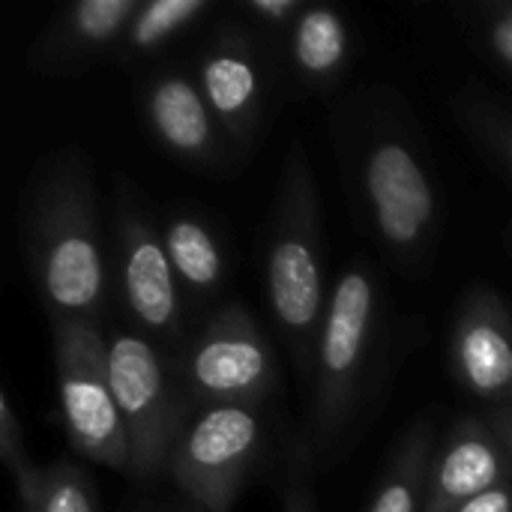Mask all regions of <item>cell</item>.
I'll return each mask as SVG.
<instances>
[{
    "label": "cell",
    "mask_w": 512,
    "mask_h": 512,
    "mask_svg": "<svg viewBox=\"0 0 512 512\" xmlns=\"http://www.w3.org/2000/svg\"><path fill=\"white\" fill-rule=\"evenodd\" d=\"M141 0H78L48 27L39 57L45 69H75L117 48Z\"/></svg>",
    "instance_id": "14"
},
{
    "label": "cell",
    "mask_w": 512,
    "mask_h": 512,
    "mask_svg": "<svg viewBox=\"0 0 512 512\" xmlns=\"http://www.w3.org/2000/svg\"><path fill=\"white\" fill-rule=\"evenodd\" d=\"M432 477V432L426 423L414 426L399 444L369 512H423Z\"/></svg>",
    "instance_id": "17"
},
{
    "label": "cell",
    "mask_w": 512,
    "mask_h": 512,
    "mask_svg": "<svg viewBox=\"0 0 512 512\" xmlns=\"http://www.w3.org/2000/svg\"><path fill=\"white\" fill-rule=\"evenodd\" d=\"M144 120L165 150L189 165H219L225 129L210 111L201 84L183 72H159L144 87Z\"/></svg>",
    "instance_id": "12"
},
{
    "label": "cell",
    "mask_w": 512,
    "mask_h": 512,
    "mask_svg": "<svg viewBox=\"0 0 512 512\" xmlns=\"http://www.w3.org/2000/svg\"><path fill=\"white\" fill-rule=\"evenodd\" d=\"M162 240H165L180 294H186L195 303L213 300L222 291L225 270H228L222 243L213 234V228L192 213H180L165 222Z\"/></svg>",
    "instance_id": "15"
},
{
    "label": "cell",
    "mask_w": 512,
    "mask_h": 512,
    "mask_svg": "<svg viewBox=\"0 0 512 512\" xmlns=\"http://www.w3.org/2000/svg\"><path fill=\"white\" fill-rule=\"evenodd\" d=\"M486 39L498 63L512 72V3L492 6L489 21H486Z\"/></svg>",
    "instance_id": "23"
},
{
    "label": "cell",
    "mask_w": 512,
    "mask_h": 512,
    "mask_svg": "<svg viewBox=\"0 0 512 512\" xmlns=\"http://www.w3.org/2000/svg\"><path fill=\"white\" fill-rule=\"evenodd\" d=\"M210 12V0H150L141 3L132 15L123 39L114 48V60L147 57L177 39L186 27H192L201 15Z\"/></svg>",
    "instance_id": "18"
},
{
    "label": "cell",
    "mask_w": 512,
    "mask_h": 512,
    "mask_svg": "<svg viewBox=\"0 0 512 512\" xmlns=\"http://www.w3.org/2000/svg\"><path fill=\"white\" fill-rule=\"evenodd\" d=\"M321 240L318 183L303 147H294L282 171L267 243V303L294 354L297 372L309 378L330 300L324 294Z\"/></svg>",
    "instance_id": "2"
},
{
    "label": "cell",
    "mask_w": 512,
    "mask_h": 512,
    "mask_svg": "<svg viewBox=\"0 0 512 512\" xmlns=\"http://www.w3.org/2000/svg\"><path fill=\"white\" fill-rule=\"evenodd\" d=\"M198 84L231 144H249L264 108V63L252 39L240 30L219 33L201 57Z\"/></svg>",
    "instance_id": "11"
},
{
    "label": "cell",
    "mask_w": 512,
    "mask_h": 512,
    "mask_svg": "<svg viewBox=\"0 0 512 512\" xmlns=\"http://www.w3.org/2000/svg\"><path fill=\"white\" fill-rule=\"evenodd\" d=\"M360 195L378 237L402 255L420 252L438 219L435 186L414 147L378 135L360 159Z\"/></svg>",
    "instance_id": "9"
},
{
    "label": "cell",
    "mask_w": 512,
    "mask_h": 512,
    "mask_svg": "<svg viewBox=\"0 0 512 512\" xmlns=\"http://www.w3.org/2000/svg\"><path fill=\"white\" fill-rule=\"evenodd\" d=\"M54 363L72 447L102 468L129 474V435L111 387L108 339L96 321H54Z\"/></svg>",
    "instance_id": "5"
},
{
    "label": "cell",
    "mask_w": 512,
    "mask_h": 512,
    "mask_svg": "<svg viewBox=\"0 0 512 512\" xmlns=\"http://www.w3.org/2000/svg\"><path fill=\"white\" fill-rule=\"evenodd\" d=\"M0 459H3V465L18 489V498H21L36 483L39 468L30 462V456L24 450L21 426H18V417H15V408H12V399L6 390L0 393Z\"/></svg>",
    "instance_id": "20"
},
{
    "label": "cell",
    "mask_w": 512,
    "mask_h": 512,
    "mask_svg": "<svg viewBox=\"0 0 512 512\" xmlns=\"http://www.w3.org/2000/svg\"><path fill=\"white\" fill-rule=\"evenodd\" d=\"M288 51L303 81L315 87L333 84L351 54V33L342 12L333 6H306L288 33Z\"/></svg>",
    "instance_id": "16"
},
{
    "label": "cell",
    "mask_w": 512,
    "mask_h": 512,
    "mask_svg": "<svg viewBox=\"0 0 512 512\" xmlns=\"http://www.w3.org/2000/svg\"><path fill=\"white\" fill-rule=\"evenodd\" d=\"M264 450V423L252 405L201 411L180 435L168 474L207 512H228Z\"/></svg>",
    "instance_id": "7"
},
{
    "label": "cell",
    "mask_w": 512,
    "mask_h": 512,
    "mask_svg": "<svg viewBox=\"0 0 512 512\" xmlns=\"http://www.w3.org/2000/svg\"><path fill=\"white\" fill-rule=\"evenodd\" d=\"M303 9L306 6L300 0H246L243 3V12L255 24H261L267 30H276V33H285V36L291 33V27L303 15Z\"/></svg>",
    "instance_id": "22"
},
{
    "label": "cell",
    "mask_w": 512,
    "mask_h": 512,
    "mask_svg": "<svg viewBox=\"0 0 512 512\" xmlns=\"http://www.w3.org/2000/svg\"><path fill=\"white\" fill-rule=\"evenodd\" d=\"M309 465H312V453L300 441L294 450V465L285 477V507H282V512H318Z\"/></svg>",
    "instance_id": "21"
},
{
    "label": "cell",
    "mask_w": 512,
    "mask_h": 512,
    "mask_svg": "<svg viewBox=\"0 0 512 512\" xmlns=\"http://www.w3.org/2000/svg\"><path fill=\"white\" fill-rule=\"evenodd\" d=\"M177 378L192 405H258L276 390V354L255 318L231 303L177 354Z\"/></svg>",
    "instance_id": "6"
},
{
    "label": "cell",
    "mask_w": 512,
    "mask_h": 512,
    "mask_svg": "<svg viewBox=\"0 0 512 512\" xmlns=\"http://www.w3.org/2000/svg\"><path fill=\"white\" fill-rule=\"evenodd\" d=\"M512 465L489 420L465 417L453 426L432 462L423 512H453L471 498L510 483Z\"/></svg>",
    "instance_id": "13"
},
{
    "label": "cell",
    "mask_w": 512,
    "mask_h": 512,
    "mask_svg": "<svg viewBox=\"0 0 512 512\" xmlns=\"http://www.w3.org/2000/svg\"><path fill=\"white\" fill-rule=\"evenodd\" d=\"M381 327V288L366 261H354L327 300L312 363V441L333 450L357 414Z\"/></svg>",
    "instance_id": "3"
},
{
    "label": "cell",
    "mask_w": 512,
    "mask_h": 512,
    "mask_svg": "<svg viewBox=\"0 0 512 512\" xmlns=\"http://www.w3.org/2000/svg\"><path fill=\"white\" fill-rule=\"evenodd\" d=\"M24 249L51 321H96L108 279L90 165L60 150L39 165L27 189Z\"/></svg>",
    "instance_id": "1"
},
{
    "label": "cell",
    "mask_w": 512,
    "mask_h": 512,
    "mask_svg": "<svg viewBox=\"0 0 512 512\" xmlns=\"http://www.w3.org/2000/svg\"><path fill=\"white\" fill-rule=\"evenodd\" d=\"M456 381L498 408H512V312L489 288H474L450 342Z\"/></svg>",
    "instance_id": "10"
},
{
    "label": "cell",
    "mask_w": 512,
    "mask_h": 512,
    "mask_svg": "<svg viewBox=\"0 0 512 512\" xmlns=\"http://www.w3.org/2000/svg\"><path fill=\"white\" fill-rule=\"evenodd\" d=\"M18 501L21 512H99L87 474L72 462L39 468L36 483Z\"/></svg>",
    "instance_id": "19"
},
{
    "label": "cell",
    "mask_w": 512,
    "mask_h": 512,
    "mask_svg": "<svg viewBox=\"0 0 512 512\" xmlns=\"http://www.w3.org/2000/svg\"><path fill=\"white\" fill-rule=\"evenodd\" d=\"M453 512H512V483H501Z\"/></svg>",
    "instance_id": "24"
},
{
    "label": "cell",
    "mask_w": 512,
    "mask_h": 512,
    "mask_svg": "<svg viewBox=\"0 0 512 512\" xmlns=\"http://www.w3.org/2000/svg\"><path fill=\"white\" fill-rule=\"evenodd\" d=\"M489 423H492V429H495V435H498V441H501V447H504V453H507L512 465V408H495Z\"/></svg>",
    "instance_id": "26"
},
{
    "label": "cell",
    "mask_w": 512,
    "mask_h": 512,
    "mask_svg": "<svg viewBox=\"0 0 512 512\" xmlns=\"http://www.w3.org/2000/svg\"><path fill=\"white\" fill-rule=\"evenodd\" d=\"M486 123V141L501 153L507 171L512 174V120L507 117H483Z\"/></svg>",
    "instance_id": "25"
},
{
    "label": "cell",
    "mask_w": 512,
    "mask_h": 512,
    "mask_svg": "<svg viewBox=\"0 0 512 512\" xmlns=\"http://www.w3.org/2000/svg\"><path fill=\"white\" fill-rule=\"evenodd\" d=\"M114 246L120 264V291L138 333L171 351H183V294L165 249L126 183H117Z\"/></svg>",
    "instance_id": "8"
},
{
    "label": "cell",
    "mask_w": 512,
    "mask_h": 512,
    "mask_svg": "<svg viewBox=\"0 0 512 512\" xmlns=\"http://www.w3.org/2000/svg\"><path fill=\"white\" fill-rule=\"evenodd\" d=\"M108 369L129 435V477L150 483L168 471L171 453L189 426L192 399L177 369L165 366L156 345L141 333L117 330L108 336Z\"/></svg>",
    "instance_id": "4"
}]
</instances>
